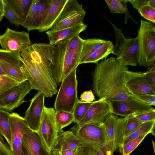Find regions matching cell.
Segmentation results:
<instances>
[{"label":"cell","mask_w":155,"mask_h":155,"mask_svg":"<svg viewBox=\"0 0 155 155\" xmlns=\"http://www.w3.org/2000/svg\"><path fill=\"white\" fill-rule=\"evenodd\" d=\"M127 66L120 65L111 57L97 64L92 73L93 93L99 99L111 101L129 100L126 86Z\"/></svg>","instance_id":"cell-1"},{"label":"cell","mask_w":155,"mask_h":155,"mask_svg":"<svg viewBox=\"0 0 155 155\" xmlns=\"http://www.w3.org/2000/svg\"><path fill=\"white\" fill-rule=\"evenodd\" d=\"M83 39L79 35L63 40L55 46L51 69L57 86L79 65Z\"/></svg>","instance_id":"cell-2"},{"label":"cell","mask_w":155,"mask_h":155,"mask_svg":"<svg viewBox=\"0 0 155 155\" xmlns=\"http://www.w3.org/2000/svg\"><path fill=\"white\" fill-rule=\"evenodd\" d=\"M23 72L32 89L42 92L46 97H52L58 92L57 85L35 63L25 50L21 53Z\"/></svg>","instance_id":"cell-3"},{"label":"cell","mask_w":155,"mask_h":155,"mask_svg":"<svg viewBox=\"0 0 155 155\" xmlns=\"http://www.w3.org/2000/svg\"><path fill=\"white\" fill-rule=\"evenodd\" d=\"M137 38L139 46L138 63L149 67L155 64V26L150 21L141 20Z\"/></svg>","instance_id":"cell-4"},{"label":"cell","mask_w":155,"mask_h":155,"mask_svg":"<svg viewBox=\"0 0 155 155\" xmlns=\"http://www.w3.org/2000/svg\"><path fill=\"white\" fill-rule=\"evenodd\" d=\"M115 31L116 41L113 54L121 66H136L138 61L139 46L137 37L126 38L121 31L110 22Z\"/></svg>","instance_id":"cell-5"},{"label":"cell","mask_w":155,"mask_h":155,"mask_svg":"<svg viewBox=\"0 0 155 155\" xmlns=\"http://www.w3.org/2000/svg\"><path fill=\"white\" fill-rule=\"evenodd\" d=\"M75 69L62 81L54 104L56 111L64 110L72 113L77 97L78 81Z\"/></svg>","instance_id":"cell-6"},{"label":"cell","mask_w":155,"mask_h":155,"mask_svg":"<svg viewBox=\"0 0 155 155\" xmlns=\"http://www.w3.org/2000/svg\"><path fill=\"white\" fill-rule=\"evenodd\" d=\"M88 148L97 150L106 145V137L104 123L77 124L70 130Z\"/></svg>","instance_id":"cell-7"},{"label":"cell","mask_w":155,"mask_h":155,"mask_svg":"<svg viewBox=\"0 0 155 155\" xmlns=\"http://www.w3.org/2000/svg\"><path fill=\"white\" fill-rule=\"evenodd\" d=\"M112 42L93 38L83 39L79 65L83 63H94L114 54Z\"/></svg>","instance_id":"cell-8"},{"label":"cell","mask_w":155,"mask_h":155,"mask_svg":"<svg viewBox=\"0 0 155 155\" xmlns=\"http://www.w3.org/2000/svg\"><path fill=\"white\" fill-rule=\"evenodd\" d=\"M124 118L111 114L103 123L106 137V143L101 150L105 155H113L123 145Z\"/></svg>","instance_id":"cell-9"},{"label":"cell","mask_w":155,"mask_h":155,"mask_svg":"<svg viewBox=\"0 0 155 155\" xmlns=\"http://www.w3.org/2000/svg\"><path fill=\"white\" fill-rule=\"evenodd\" d=\"M86 14L82 5L76 0H68L59 16L49 30L54 31L83 22Z\"/></svg>","instance_id":"cell-10"},{"label":"cell","mask_w":155,"mask_h":155,"mask_svg":"<svg viewBox=\"0 0 155 155\" xmlns=\"http://www.w3.org/2000/svg\"><path fill=\"white\" fill-rule=\"evenodd\" d=\"M55 110L45 106L38 133L46 150L51 153L59 131L55 120Z\"/></svg>","instance_id":"cell-11"},{"label":"cell","mask_w":155,"mask_h":155,"mask_svg":"<svg viewBox=\"0 0 155 155\" xmlns=\"http://www.w3.org/2000/svg\"><path fill=\"white\" fill-rule=\"evenodd\" d=\"M55 48V46L49 44L36 43L31 45L25 49L33 61L54 81L51 64Z\"/></svg>","instance_id":"cell-12"},{"label":"cell","mask_w":155,"mask_h":155,"mask_svg":"<svg viewBox=\"0 0 155 155\" xmlns=\"http://www.w3.org/2000/svg\"><path fill=\"white\" fill-rule=\"evenodd\" d=\"M21 52L2 50L0 51V65L5 73L19 83L27 81L22 69Z\"/></svg>","instance_id":"cell-13"},{"label":"cell","mask_w":155,"mask_h":155,"mask_svg":"<svg viewBox=\"0 0 155 155\" xmlns=\"http://www.w3.org/2000/svg\"><path fill=\"white\" fill-rule=\"evenodd\" d=\"M32 89L27 81L10 88L0 99V109L11 112L25 101V96Z\"/></svg>","instance_id":"cell-14"},{"label":"cell","mask_w":155,"mask_h":155,"mask_svg":"<svg viewBox=\"0 0 155 155\" xmlns=\"http://www.w3.org/2000/svg\"><path fill=\"white\" fill-rule=\"evenodd\" d=\"M31 44L29 33L25 31H17L8 27L0 35V45L4 50L21 53Z\"/></svg>","instance_id":"cell-15"},{"label":"cell","mask_w":155,"mask_h":155,"mask_svg":"<svg viewBox=\"0 0 155 155\" xmlns=\"http://www.w3.org/2000/svg\"><path fill=\"white\" fill-rule=\"evenodd\" d=\"M11 146V155H22V146L24 134L31 130L24 117L18 114L11 113L9 117Z\"/></svg>","instance_id":"cell-16"},{"label":"cell","mask_w":155,"mask_h":155,"mask_svg":"<svg viewBox=\"0 0 155 155\" xmlns=\"http://www.w3.org/2000/svg\"><path fill=\"white\" fill-rule=\"evenodd\" d=\"M112 114L111 102L105 98L99 99L94 101L84 116L77 124L103 123Z\"/></svg>","instance_id":"cell-17"},{"label":"cell","mask_w":155,"mask_h":155,"mask_svg":"<svg viewBox=\"0 0 155 155\" xmlns=\"http://www.w3.org/2000/svg\"><path fill=\"white\" fill-rule=\"evenodd\" d=\"M45 97L44 94L38 91L31 100L24 117L30 129L37 133L45 106Z\"/></svg>","instance_id":"cell-18"},{"label":"cell","mask_w":155,"mask_h":155,"mask_svg":"<svg viewBox=\"0 0 155 155\" xmlns=\"http://www.w3.org/2000/svg\"><path fill=\"white\" fill-rule=\"evenodd\" d=\"M110 102L112 107L113 114L125 117L130 114L144 113L154 109L152 106L132 98L129 100Z\"/></svg>","instance_id":"cell-19"},{"label":"cell","mask_w":155,"mask_h":155,"mask_svg":"<svg viewBox=\"0 0 155 155\" xmlns=\"http://www.w3.org/2000/svg\"><path fill=\"white\" fill-rule=\"evenodd\" d=\"M145 74V72L127 71L126 86L129 94L142 93L155 96V90L148 83Z\"/></svg>","instance_id":"cell-20"},{"label":"cell","mask_w":155,"mask_h":155,"mask_svg":"<svg viewBox=\"0 0 155 155\" xmlns=\"http://www.w3.org/2000/svg\"><path fill=\"white\" fill-rule=\"evenodd\" d=\"M22 155H52L46 150L38 133L29 130L23 135Z\"/></svg>","instance_id":"cell-21"},{"label":"cell","mask_w":155,"mask_h":155,"mask_svg":"<svg viewBox=\"0 0 155 155\" xmlns=\"http://www.w3.org/2000/svg\"><path fill=\"white\" fill-rule=\"evenodd\" d=\"M80 147L88 148L85 143L79 139L70 130L63 131L58 134L53 150L64 151Z\"/></svg>","instance_id":"cell-22"},{"label":"cell","mask_w":155,"mask_h":155,"mask_svg":"<svg viewBox=\"0 0 155 155\" xmlns=\"http://www.w3.org/2000/svg\"><path fill=\"white\" fill-rule=\"evenodd\" d=\"M87 28V25L82 22L74 26L59 31H52L49 30L46 33L49 38V44L55 46L63 40L79 35Z\"/></svg>","instance_id":"cell-23"},{"label":"cell","mask_w":155,"mask_h":155,"mask_svg":"<svg viewBox=\"0 0 155 155\" xmlns=\"http://www.w3.org/2000/svg\"><path fill=\"white\" fill-rule=\"evenodd\" d=\"M67 1L51 0L46 16L38 30L39 32H43L51 28Z\"/></svg>","instance_id":"cell-24"},{"label":"cell","mask_w":155,"mask_h":155,"mask_svg":"<svg viewBox=\"0 0 155 155\" xmlns=\"http://www.w3.org/2000/svg\"><path fill=\"white\" fill-rule=\"evenodd\" d=\"M51 0H38L36 10L31 21L23 26L28 31L38 30L44 19Z\"/></svg>","instance_id":"cell-25"},{"label":"cell","mask_w":155,"mask_h":155,"mask_svg":"<svg viewBox=\"0 0 155 155\" xmlns=\"http://www.w3.org/2000/svg\"><path fill=\"white\" fill-rule=\"evenodd\" d=\"M19 18L21 25L25 21L33 0H4Z\"/></svg>","instance_id":"cell-26"},{"label":"cell","mask_w":155,"mask_h":155,"mask_svg":"<svg viewBox=\"0 0 155 155\" xmlns=\"http://www.w3.org/2000/svg\"><path fill=\"white\" fill-rule=\"evenodd\" d=\"M155 120L143 123L129 135L124 138L123 145L144 134H151L155 136Z\"/></svg>","instance_id":"cell-27"},{"label":"cell","mask_w":155,"mask_h":155,"mask_svg":"<svg viewBox=\"0 0 155 155\" xmlns=\"http://www.w3.org/2000/svg\"><path fill=\"white\" fill-rule=\"evenodd\" d=\"M8 112L0 109V135L3 137L8 143L10 148L11 146V136Z\"/></svg>","instance_id":"cell-28"},{"label":"cell","mask_w":155,"mask_h":155,"mask_svg":"<svg viewBox=\"0 0 155 155\" xmlns=\"http://www.w3.org/2000/svg\"><path fill=\"white\" fill-rule=\"evenodd\" d=\"M55 120L59 134L63 131V128L74 122V119L72 113L60 110L55 112Z\"/></svg>","instance_id":"cell-29"},{"label":"cell","mask_w":155,"mask_h":155,"mask_svg":"<svg viewBox=\"0 0 155 155\" xmlns=\"http://www.w3.org/2000/svg\"><path fill=\"white\" fill-rule=\"evenodd\" d=\"M124 118V138L129 135L143 123L133 114L126 116Z\"/></svg>","instance_id":"cell-30"},{"label":"cell","mask_w":155,"mask_h":155,"mask_svg":"<svg viewBox=\"0 0 155 155\" xmlns=\"http://www.w3.org/2000/svg\"><path fill=\"white\" fill-rule=\"evenodd\" d=\"M94 101L85 102L79 100L75 104L72 112L75 123L77 124L81 120Z\"/></svg>","instance_id":"cell-31"},{"label":"cell","mask_w":155,"mask_h":155,"mask_svg":"<svg viewBox=\"0 0 155 155\" xmlns=\"http://www.w3.org/2000/svg\"><path fill=\"white\" fill-rule=\"evenodd\" d=\"M148 134H145L138 137L123 145L120 150L122 155H129L142 142Z\"/></svg>","instance_id":"cell-32"},{"label":"cell","mask_w":155,"mask_h":155,"mask_svg":"<svg viewBox=\"0 0 155 155\" xmlns=\"http://www.w3.org/2000/svg\"><path fill=\"white\" fill-rule=\"evenodd\" d=\"M111 13H123L127 10V0H105Z\"/></svg>","instance_id":"cell-33"},{"label":"cell","mask_w":155,"mask_h":155,"mask_svg":"<svg viewBox=\"0 0 155 155\" xmlns=\"http://www.w3.org/2000/svg\"><path fill=\"white\" fill-rule=\"evenodd\" d=\"M0 77V99L2 95L7 90L19 84L7 74Z\"/></svg>","instance_id":"cell-34"},{"label":"cell","mask_w":155,"mask_h":155,"mask_svg":"<svg viewBox=\"0 0 155 155\" xmlns=\"http://www.w3.org/2000/svg\"><path fill=\"white\" fill-rule=\"evenodd\" d=\"M138 11L141 16L155 24V8L147 5L141 7Z\"/></svg>","instance_id":"cell-35"},{"label":"cell","mask_w":155,"mask_h":155,"mask_svg":"<svg viewBox=\"0 0 155 155\" xmlns=\"http://www.w3.org/2000/svg\"><path fill=\"white\" fill-rule=\"evenodd\" d=\"M4 16L8 19L11 24L17 26L21 25L20 20L15 13L4 1Z\"/></svg>","instance_id":"cell-36"},{"label":"cell","mask_w":155,"mask_h":155,"mask_svg":"<svg viewBox=\"0 0 155 155\" xmlns=\"http://www.w3.org/2000/svg\"><path fill=\"white\" fill-rule=\"evenodd\" d=\"M87 148L80 147L64 151L53 150L51 153L52 155H87Z\"/></svg>","instance_id":"cell-37"},{"label":"cell","mask_w":155,"mask_h":155,"mask_svg":"<svg viewBox=\"0 0 155 155\" xmlns=\"http://www.w3.org/2000/svg\"><path fill=\"white\" fill-rule=\"evenodd\" d=\"M129 96L132 98L142 103L151 106H155V96L142 93L133 94H129Z\"/></svg>","instance_id":"cell-38"},{"label":"cell","mask_w":155,"mask_h":155,"mask_svg":"<svg viewBox=\"0 0 155 155\" xmlns=\"http://www.w3.org/2000/svg\"><path fill=\"white\" fill-rule=\"evenodd\" d=\"M134 116L143 123L155 120V109L144 113L134 114Z\"/></svg>","instance_id":"cell-39"},{"label":"cell","mask_w":155,"mask_h":155,"mask_svg":"<svg viewBox=\"0 0 155 155\" xmlns=\"http://www.w3.org/2000/svg\"><path fill=\"white\" fill-rule=\"evenodd\" d=\"M155 64L148 67L145 72L146 79L150 86L155 90Z\"/></svg>","instance_id":"cell-40"},{"label":"cell","mask_w":155,"mask_h":155,"mask_svg":"<svg viewBox=\"0 0 155 155\" xmlns=\"http://www.w3.org/2000/svg\"><path fill=\"white\" fill-rule=\"evenodd\" d=\"M95 100V96L91 90L86 91L80 96V101L85 102H91Z\"/></svg>","instance_id":"cell-41"},{"label":"cell","mask_w":155,"mask_h":155,"mask_svg":"<svg viewBox=\"0 0 155 155\" xmlns=\"http://www.w3.org/2000/svg\"><path fill=\"white\" fill-rule=\"evenodd\" d=\"M0 151L6 155H11L9 147L5 143L2 136L0 135Z\"/></svg>","instance_id":"cell-42"},{"label":"cell","mask_w":155,"mask_h":155,"mask_svg":"<svg viewBox=\"0 0 155 155\" xmlns=\"http://www.w3.org/2000/svg\"><path fill=\"white\" fill-rule=\"evenodd\" d=\"M149 0H127L130 2L133 7L138 10L142 6L148 5Z\"/></svg>","instance_id":"cell-43"},{"label":"cell","mask_w":155,"mask_h":155,"mask_svg":"<svg viewBox=\"0 0 155 155\" xmlns=\"http://www.w3.org/2000/svg\"><path fill=\"white\" fill-rule=\"evenodd\" d=\"M93 155H105L101 149L97 150L94 149Z\"/></svg>","instance_id":"cell-44"},{"label":"cell","mask_w":155,"mask_h":155,"mask_svg":"<svg viewBox=\"0 0 155 155\" xmlns=\"http://www.w3.org/2000/svg\"><path fill=\"white\" fill-rule=\"evenodd\" d=\"M4 2L3 0H0V14L4 15Z\"/></svg>","instance_id":"cell-45"},{"label":"cell","mask_w":155,"mask_h":155,"mask_svg":"<svg viewBox=\"0 0 155 155\" xmlns=\"http://www.w3.org/2000/svg\"><path fill=\"white\" fill-rule=\"evenodd\" d=\"M148 5L155 8V0H149Z\"/></svg>","instance_id":"cell-46"},{"label":"cell","mask_w":155,"mask_h":155,"mask_svg":"<svg viewBox=\"0 0 155 155\" xmlns=\"http://www.w3.org/2000/svg\"><path fill=\"white\" fill-rule=\"evenodd\" d=\"M94 150V149L88 148L87 155H93Z\"/></svg>","instance_id":"cell-47"},{"label":"cell","mask_w":155,"mask_h":155,"mask_svg":"<svg viewBox=\"0 0 155 155\" xmlns=\"http://www.w3.org/2000/svg\"><path fill=\"white\" fill-rule=\"evenodd\" d=\"M7 74L4 71L0 65V76Z\"/></svg>","instance_id":"cell-48"},{"label":"cell","mask_w":155,"mask_h":155,"mask_svg":"<svg viewBox=\"0 0 155 155\" xmlns=\"http://www.w3.org/2000/svg\"><path fill=\"white\" fill-rule=\"evenodd\" d=\"M4 16V15L1 14H0V21L2 19Z\"/></svg>","instance_id":"cell-49"},{"label":"cell","mask_w":155,"mask_h":155,"mask_svg":"<svg viewBox=\"0 0 155 155\" xmlns=\"http://www.w3.org/2000/svg\"><path fill=\"white\" fill-rule=\"evenodd\" d=\"M152 142L153 146V151H154V153H155V143H154V142L153 140L152 141Z\"/></svg>","instance_id":"cell-50"},{"label":"cell","mask_w":155,"mask_h":155,"mask_svg":"<svg viewBox=\"0 0 155 155\" xmlns=\"http://www.w3.org/2000/svg\"><path fill=\"white\" fill-rule=\"evenodd\" d=\"M0 155H6L0 151Z\"/></svg>","instance_id":"cell-51"},{"label":"cell","mask_w":155,"mask_h":155,"mask_svg":"<svg viewBox=\"0 0 155 155\" xmlns=\"http://www.w3.org/2000/svg\"><path fill=\"white\" fill-rule=\"evenodd\" d=\"M2 49H0V51L2 50Z\"/></svg>","instance_id":"cell-52"}]
</instances>
